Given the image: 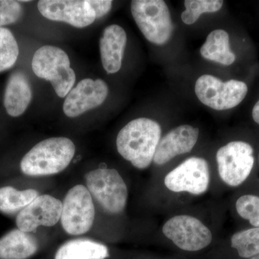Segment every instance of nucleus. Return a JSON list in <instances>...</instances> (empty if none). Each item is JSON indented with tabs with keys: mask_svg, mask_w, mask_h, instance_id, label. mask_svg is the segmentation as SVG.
Instances as JSON below:
<instances>
[{
	"mask_svg": "<svg viewBox=\"0 0 259 259\" xmlns=\"http://www.w3.org/2000/svg\"><path fill=\"white\" fill-rule=\"evenodd\" d=\"M161 136V126L156 121L146 117L135 119L117 135V151L133 166L145 169L153 161Z\"/></svg>",
	"mask_w": 259,
	"mask_h": 259,
	"instance_id": "nucleus-1",
	"label": "nucleus"
},
{
	"mask_svg": "<svg viewBox=\"0 0 259 259\" xmlns=\"http://www.w3.org/2000/svg\"><path fill=\"white\" fill-rule=\"evenodd\" d=\"M75 145L65 137L50 138L34 146L22 158V173L30 177L56 175L67 168L74 156Z\"/></svg>",
	"mask_w": 259,
	"mask_h": 259,
	"instance_id": "nucleus-2",
	"label": "nucleus"
},
{
	"mask_svg": "<svg viewBox=\"0 0 259 259\" xmlns=\"http://www.w3.org/2000/svg\"><path fill=\"white\" fill-rule=\"evenodd\" d=\"M69 56L60 48L44 46L37 49L32 60L34 74L50 81L58 96H67L76 81L74 69L70 67Z\"/></svg>",
	"mask_w": 259,
	"mask_h": 259,
	"instance_id": "nucleus-3",
	"label": "nucleus"
},
{
	"mask_svg": "<svg viewBox=\"0 0 259 259\" xmlns=\"http://www.w3.org/2000/svg\"><path fill=\"white\" fill-rule=\"evenodd\" d=\"M131 13L135 22L146 39L156 45H163L174 31L171 13L163 0H134Z\"/></svg>",
	"mask_w": 259,
	"mask_h": 259,
	"instance_id": "nucleus-4",
	"label": "nucleus"
},
{
	"mask_svg": "<svg viewBox=\"0 0 259 259\" xmlns=\"http://www.w3.org/2000/svg\"><path fill=\"white\" fill-rule=\"evenodd\" d=\"M87 188L94 198L110 214H120L127 204V187L117 170L100 168L85 175Z\"/></svg>",
	"mask_w": 259,
	"mask_h": 259,
	"instance_id": "nucleus-5",
	"label": "nucleus"
},
{
	"mask_svg": "<svg viewBox=\"0 0 259 259\" xmlns=\"http://www.w3.org/2000/svg\"><path fill=\"white\" fill-rule=\"evenodd\" d=\"M194 90L199 101L215 110H229L238 106L248 93V87L243 81L231 79L223 82L209 74L198 78Z\"/></svg>",
	"mask_w": 259,
	"mask_h": 259,
	"instance_id": "nucleus-6",
	"label": "nucleus"
},
{
	"mask_svg": "<svg viewBox=\"0 0 259 259\" xmlns=\"http://www.w3.org/2000/svg\"><path fill=\"white\" fill-rule=\"evenodd\" d=\"M95 208L93 197L82 185L70 189L63 202L61 223L68 234L79 236L88 233L93 226Z\"/></svg>",
	"mask_w": 259,
	"mask_h": 259,
	"instance_id": "nucleus-7",
	"label": "nucleus"
},
{
	"mask_svg": "<svg viewBox=\"0 0 259 259\" xmlns=\"http://www.w3.org/2000/svg\"><path fill=\"white\" fill-rule=\"evenodd\" d=\"M218 173L223 182L238 187L249 177L254 166L252 146L244 141H232L218 150Z\"/></svg>",
	"mask_w": 259,
	"mask_h": 259,
	"instance_id": "nucleus-8",
	"label": "nucleus"
},
{
	"mask_svg": "<svg viewBox=\"0 0 259 259\" xmlns=\"http://www.w3.org/2000/svg\"><path fill=\"white\" fill-rule=\"evenodd\" d=\"M162 231L178 248L186 251L204 249L212 241L209 228L197 218L190 215L170 218L163 225Z\"/></svg>",
	"mask_w": 259,
	"mask_h": 259,
	"instance_id": "nucleus-9",
	"label": "nucleus"
},
{
	"mask_svg": "<svg viewBox=\"0 0 259 259\" xmlns=\"http://www.w3.org/2000/svg\"><path fill=\"white\" fill-rule=\"evenodd\" d=\"M208 163L203 158L191 157L167 174L164 184L175 192H189L200 195L208 190Z\"/></svg>",
	"mask_w": 259,
	"mask_h": 259,
	"instance_id": "nucleus-10",
	"label": "nucleus"
},
{
	"mask_svg": "<svg viewBox=\"0 0 259 259\" xmlns=\"http://www.w3.org/2000/svg\"><path fill=\"white\" fill-rule=\"evenodd\" d=\"M37 8L44 18L64 22L75 28H86L96 20L88 0H41Z\"/></svg>",
	"mask_w": 259,
	"mask_h": 259,
	"instance_id": "nucleus-11",
	"label": "nucleus"
},
{
	"mask_svg": "<svg viewBox=\"0 0 259 259\" xmlns=\"http://www.w3.org/2000/svg\"><path fill=\"white\" fill-rule=\"evenodd\" d=\"M63 203L49 195H39L26 207L17 214V228L25 233H32L38 227H52L61 220Z\"/></svg>",
	"mask_w": 259,
	"mask_h": 259,
	"instance_id": "nucleus-12",
	"label": "nucleus"
},
{
	"mask_svg": "<svg viewBox=\"0 0 259 259\" xmlns=\"http://www.w3.org/2000/svg\"><path fill=\"white\" fill-rule=\"evenodd\" d=\"M107 83L102 79H84L70 91L63 110L69 117H76L100 106L108 95Z\"/></svg>",
	"mask_w": 259,
	"mask_h": 259,
	"instance_id": "nucleus-13",
	"label": "nucleus"
},
{
	"mask_svg": "<svg viewBox=\"0 0 259 259\" xmlns=\"http://www.w3.org/2000/svg\"><path fill=\"white\" fill-rule=\"evenodd\" d=\"M199 129L190 125L178 126L163 136L158 143L153 161L164 165L179 155L190 152L199 137Z\"/></svg>",
	"mask_w": 259,
	"mask_h": 259,
	"instance_id": "nucleus-14",
	"label": "nucleus"
},
{
	"mask_svg": "<svg viewBox=\"0 0 259 259\" xmlns=\"http://www.w3.org/2000/svg\"><path fill=\"white\" fill-rule=\"evenodd\" d=\"M126 44L127 35L120 25H109L104 30L100 41V54L102 66L108 74H115L120 69Z\"/></svg>",
	"mask_w": 259,
	"mask_h": 259,
	"instance_id": "nucleus-15",
	"label": "nucleus"
},
{
	"mask_svg": "<svg viewBox=\"0 0 259 259\" xmlns=\"http://www.w3.org/2000/svg\"><path fill=\"white\" fill-rule=\"evenodd\" d=\"M32 89L28 76L15 71L8 79L4 94V106L8 115L19 117L28 108L32 100Z\"/></svg>",
	"mask_w": 259,
	"mask_h": 259,
	"instance_id": "nucleus-16",
	"label": "nucleus"
},
{
	"mask_svg": "<svg viewBox=\"0 0 259 259\" xmlns=\"http://www.w3.org/2000/svg\"><path fill=\"white\" fill-rule=\"evenodd\" d=\"M37 249L38 243L35 237L18 228L0 238V259H28Z\"/></svg>",
	"mask_w": 259,
	"mask_h": 259,
	"instance_id": "nucleus-17",
	"label": "nucleus"
},
{
	"mask_svg": "<svg viewBox=\"0 0 259 259\" xmlns=\"http://www.w3.org/2000/svg\"><path fill=\"white\" fill-rule=\"evenodd\" d=\"M110 256L106 245L86 238L66 242L56 251L54 259H106Z\"/></svg>",
	"mask_w": 259,
	"mask_h": 259,
	"instance_id": "nucleus-18",
	"label": "nucleus"
},
{
	"mask_svg": "<svg viewBox=\"0 0 259 259\" xmlns=\"http://www.w3.org/2000/svg\"><path fill=\"white\" fill-rule=\"evenodd\" d=\"M202 57L209 61L230 66L236 60V56L230 48L229 35L226 30H213L207 35L200 49Z\"/></svg>",
	"mask_w": 259,
	"mask_h": 259,
	"instance_id": "nucleus-19",
	"label": "nucleus"
},
{
	"mask_svg": "<svg viewBox=\"0 0 259 259\" xmlns=\"http://www.w3.org/2000/svg\"><path fill=\"white\" fill-rule=\"evenodd\" d=\"M38 196V192L33 189L19 190L10 186L1 187L0 212L18 214Z\"/></svg>",
	"mask_w": 259,
	"mask_h": 259,
	"instance_id": "nucleus-20",
	"label": "nucleus"
},
{
	"mask_svg": "<svg viewBox=\"0 0 259 259\" xmlns=\"http://www.w3.org/2000/svg\"><path fill=\"white\" fill-rule=\"evenodd\" d=\"M231 247L243 258H250L259 254V228H250L233 234Z\"/></svg>",
	"mask_w": 259,
	"mask_h": 259,
	"instance_id": "nucleus-21",
	"label": "nucleus"
},
{
	"mask_svg": "<svg viewBox=\"0 0 259 259\" xmlns=\"http://www.w3.org/2000/svg\"><path fill=\"white\" fill-rule=\"evenodd\" d=\"M19 56L18 42L9 29L0 28V72L10 69Z\"/></svg>",
	"mask_w": 259,
	"mask_h": 259,
	"instance_id": "nucleus-22",
	"label": "nucleus"
},
{
	"mask_svg": "<svg viewBox=\"0 0 259 259\" xmlns=\"http://www.w3.org/2000/svg\"><path fill=\"white\" fill-rule=\"evenodd\" d=\"M223 3L222 0H186V10L182 14V21L187 25H192L203 13L219 11Z\"/></svg>",
	"mask_w": 259,
	"mask_h": 259,
	"instance_id": "nucleus-23",
	"label": "nucleus"
},
{
	"mask_svg": "<svg viewBox=\"0 0 259 259\" xmlns=\"http://www.w3.org/2000/svg\"><path fill=\"white\" fill-rule=\"evenodd\" d=\"M237 212L243 219L249 221L254 228H259V197L245 194L238 199L236 204Z\"/></svg>",
	"mask_w": 259,
	"mask_h": 259,
	"instance_id": "nucleus-24",
	"label": "nucleus"
},
{
	"mask_svg": "<svg viewBox=\"0 0 259 259\" xmlns=\"http://www.w3.org/2000/svg\"><path fill=\"white\" fill-rule=\"evenodd\" d=\"M23 15V8L19 2L0 0V28L16 23Z\"/></svg>",
	"mask_w": 259,
	"mask_h": 259,
	"instance_id": "nucleus-25",
	"label": "nucleus"
},
{
	"mask_svg": "<svg viewBox=\"0 0 259 259\" xmlns=\"http://www.w3.org/2000/svg\"><path fill=\"white\" fill-rule=\"evenodd\" d=\"M89 4L93 8L96 19L101 18L111 10L112 2L109 0H88Z\"/></svg>",
	"mask_w": 259,
	"mask_h": 259,
	"instance_id": "nucleus-26",
	"label": "nucleus"
},
{
	"mask_svg": "<svg viewBox=\"0 0 259 259\" xmlns=\"http://www.w3.org/2000/svg\"><path fill=\"white\" fill-rule=\"evenodd\" d=\"M252 117H253V120L259 125V100L255 103L253 110H252Z\"/></svg>",
	"mask_w": 259,
	"mask_h": 259,
	"instance_id": "nucleus-27",
	"label": "nucleus"
},
{
	"mask_svg": "<svg viewBox=\"0 0 259 259\" xmlns=\"http://www.w3.org/2000/svg\"><path fill=\"white\" fill-rule=\"evenodd\" d=\"M248 259H259V254L255 255L254 256L251 257V258Z\"/></svg>",
	"mask_w": 259,
	"mask_h": 259,
	"instance_id": "nucleus-28",
	"label": "nucleus"
}]
</instances>
